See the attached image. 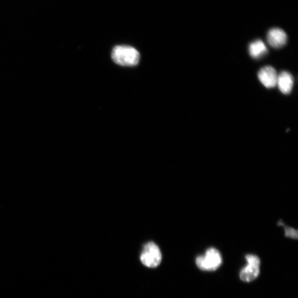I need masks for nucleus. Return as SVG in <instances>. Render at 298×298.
Returning a JSON list of instances; mask_svg holds the SVG:
<instances>
[{
    "instance_id": "nucleus-7",
    "label": "nucleus",
    "mask_w": 298,
    "mask_h": 298,
    "mask_svg": "<svg viewBox=\"0 0 298 298\" xmlns=\"http://www.w3.org/2000/svg\"><path fill=\"white\" fill-rule=\"evenodd\" d=\"M248 51H249L251 57L255 59L263 57L268 52L266 45L261 40H257L251 42L249 46Z\"/></svg>"
},
{
    "instance_id": "nucleus-4",
    "label": "nucleus",
    "mask_w": 298,
    "mask_h": 298,
    "mask_svg": "<svg viewBox=\"0 0 298 298\" xmlns=\"http://www.w3.org/2000/svg\"><path fill=\"white\" fill-rule=\"evenodd\" d=\"M260 82L268 89L273 88L276 86L278 74L274 68L271 66L262 68L258 73Z\"/></svg>"
},
{
    "instance_id": "nucleus-2",
    "label": "nucleus",
    "mask_w": 298,
    "mask_h": 298,
    "mask_svg": "<svg viewBox=\"0 0 298 298\" xmlns=\"http://www.w3.org/2000/svg\"><path fill=\"white\" fill-rule=\"evenodd\" d=\"M222 264L221 253L215 248L208 249L204 257H199L196 259V264L203 271H215Z\"/></svg>"
},
{
    "instance_id": "nucleus-1",
    "label": "nucleus",
    "mask_w": 298,
    "mask_h": 298,
    "mask_svg": "<svg viewBox=\"0 0 298 298\" xmlns=\"http://www.w3.org/2000/svg\"><path fill=\"white\" fill-rule=\"evenodd\" d=\"M112 58L118 65L133 67L138 65L140 54L137 50L132 47L118 46L113 48Z\"/></svg>"
},
{
    "instance_id": "nucleus-9",
    "label": "nucleus",
    "mask_w": 298,
    "mask_h": 298,
    "mask_svg": "<svg viewBox=\"0 0 298 298\" xmlns=\"http://www.w3.org/2000/svg\"><path fill=\"white\" fill-rule=\"evenodd\" d=\"M248 265L260 267V259L255 255L248 254L246 257Z\"/></svg>"
},
{
    "instance_id": "nucleus-10",
    "label": "nucleus",
    "mask_w": 298,
    "mask_h": 298,
    "mask_svg": "<svg viewBox=\"0 0 298 298\" xmlns=\"http://www.w3.org/2000/svg\"><path fill=\"white\" fill-rule=\"evenodd\" d=\"M285 234L286 237L293 239H297L298 236L297 231L295 229L288 226L285 228Z\"/></svg>"
},
{
    "instance_id": "nucleus-3",
    "label": "nucleus",
    "mask_w": 298,
    "mask_h": 298,
    "mask_svg": "<svg viewBox=\"0 0 298 298\" xmlns=\"http://www.w3.org/2000/svg\"><path fill=\"white\" fill-rule=\"evenodd\" d=\"M161 260V252L157 245L153 242L145 245L140 257L142 264L147 267H156L160 264Z\"/></svg>"
},
{
    "instance_id": "nucleus-8",
    "label": "nucleus",
    "mask_w": 298,
    "mask_h": 298,
    "mask_svg": "<svg viewBox=\"0 0 298 298\" xmlns=\"http://www.w3.org/2000/svg\"><path fill=\"white\" fill-rule=\"evenodd\" d=\"M260 274V267L248 265L240 273L241 280L249 282L256 279Z\"/></svg>"
},
{
    "instance_id": "nucleus-6",
    "label": "nucleus",
    "mask_w": 298,
    "mask_h": 298,
    "mask_svg": "<svg viewBox=\"0 0 298 298\" xmlns=\"http://www.w3.org/2000/svg\"><path fill=\"white\" fill-rule=\"evenodd\" d=\"M294 84V79L292 75L287 72H282L278 74L276 86L282 93L288 95L292 91Z\"/></svg>"
},
{
    "instance_id": "nucleus-5",
    "label": "nucleus",
    "mask_w": 298,
    "mask_h": 298,
    "mask_svg": "<svg viewBox=\"0 0 298 298\" xmlns=\"http://www.w3.org/2000/svg\"><path fill=\"white\" fill-rule=\"evenodd\" d=\"M267 41L269 45L273 48H281L286 45L287 35L286 33L280 28H272L267 34Z\"/></svg>"
}]
</instances>
